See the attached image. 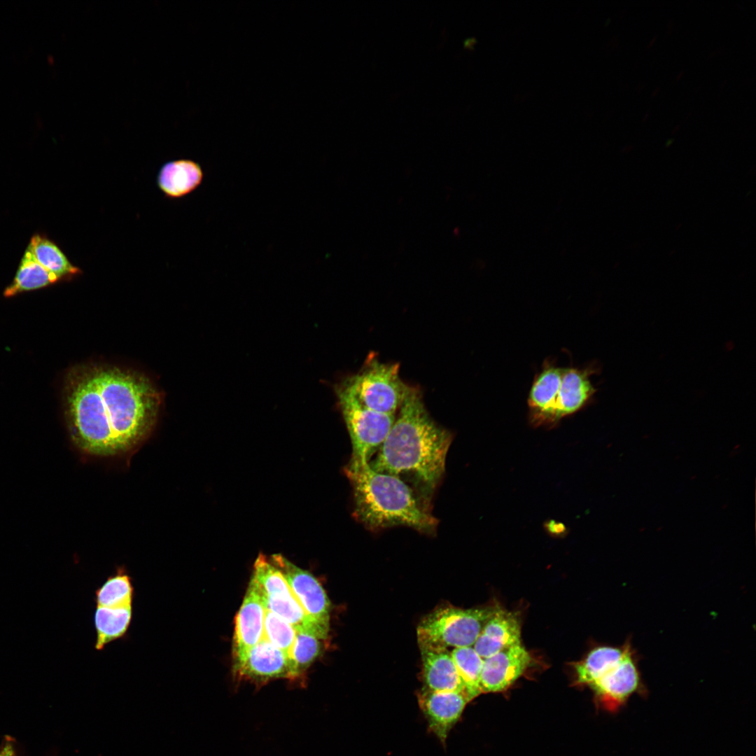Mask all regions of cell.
<instances>
[{"label": "cell", "instance_id": "ba28073f", "mask_svg": "<svg viewBox=\"0 0 756 756\" xmlns=\"http://www.w3.org/2000/svg\"><path fill=\"white\" fill-rule=\"evenodd\" d=\"M270 559L282 573L303 609L318 622L330 628V601L316 578L281 554H273Z\"/></svg>", "mask_w": 756, "mask_h": 756}, {"label": "cell", "instance_id": "44dd1931", "mask_svg": "<svg viewBox=\"0 0 756 756\" xmlns=\"http://www.w3.org/2000/svg\"><path fill=\"white\" fill-rule=\"evenodd\" d=\"M628 640L622 647L600 646L593 649L575 668L578 681L591 685L615 666L624 655Z\"/></svg>", "mask_w": 756, "mask_h": 756}, {"label": "cell", "instance_id": "5b68a950", "mask_svg": "<svg viewBox=\"0 0 756 756\" xmlns=\"http://www.w3.org/2000/svg\"><path fill=\"white\" fill-rule=\"evenodd\" d=\"M496 608L463 609L440 606L423 617L417 629L420 649L473 646Z\"/></svg>", "mask_w": 756, "mask_h": 756}, {"label": "cell", "instance_id": "7c38bea8", "mask_svg": "<svg viewBox=\"0 0 756 756\" xmlns=\"http://www.w3.org/2000/svg\"><path fill=\"white\" fill-rule=\"evenodd\" d=\"M265 610L262 592L251 578L235 617L234 652L236 661L263 638Z\"/></svg>", "mask_w": 756, "mask_h": 756}, {"label": "cell", "instance_id": "6da1fadb", "mask_svg": "<svg viewBox=\"0 0 756 756\" xmlns=\"http://www.w3.org/2000/svg\"><path fill=\"white\" fill-rule=\"evenodd\" d=\"M64 392L70 438L80 451L96 456L134 449L152 430L160 406L146 377L117 368H74Z\"/></svg>", "mask_w": 756, "mask_h": 756}, {"label": "cell", "instance_id": "e0dca14e", "mask_svg": "<svg viewBox=\"0 0 756 756\" xmlns=\"http://www.w3.org/2000/svg\"><path fill=\"white\" fill-rule=\"evenodd\" d=\"M203 178L201 167L190 160L165 163L159 172L158 184L168 197H181L198 187Z\"/></svg>", "mask_w": 756, "mask_h": 756}, {"label": "cell", "instance_id": "ffe728a7", "mask_svg": "<svg viewBox=\"0 0 756 756\" xmlns=\"http://www.w3.org/2000/svg\"><path fill=\"white\" fill-rule=\"evenodd\" d=\"M27 247L36 260L60 281L72 278L81 272L80 268L69 260L59 247L45 235L34 234Z\"/></svg>", "mask_w": 756, "mask_h": 756}, {"label": "cell", "instance_id": "3957f363", "mask_svg": "<svg viewBox=\"0 0 756 756\" xmlns=\"http://www.w3.org/2000/svg\"><path fill=\"white\" fill-rule=\"evenodd\" d=\"M354 498V515L371 531L405 526L432 534L438 521L413 489L400 478L379 472L369 463L346 465Z\"/></svg>", "mask_w": 756, "mask_h": 756}, {"label": "cell", "instance_id": "8fae6325", "mask_svg": "<svg viewBox=\"0 0 756 756\" xmlns=\"http://www.w3.org/2000/svg\"><path fill=\"white\" fill-rule=\"evenodd\" d=\"M531 659L522 644L484 659L479 683L481 693L506 690L523 674Z\"/></svg>", "mask_w": 756, "mask_h": 756}, {"label": "cell", "instance_id": "cb8c5ba5", "mask_svg": "<svg viewBox=\"0 0 756 756\" xmlns=\"http://www.w3.org/2000/svg\"><path fill=\"white\" fill-rule=\"evenodd\" d=\"M252 578L264 595H294L282 573L264 554L256 559Z\"/></svg>", "mask_w": 756, "mask_h": 756}, {"label": "cell", "instance_id": "9a60e30c", "mask_svg": "<svg viewBox=\"0 0 756 756\" xmlns=\"http://www.w3.org/2000/svg\"><path fill=\"white\" fill-rule=\"evenodd\" d=\"M420 651L424 688L435 692L464 693V683L449 650L420 649Z\"/></svg>", "mask_w": 756, "mask_h": 756}, {"label": "cell", "instance_id": "52a82bcc", "mask_svg": "<svg viewBox=\"0 0 756 756\" xmlns=\"http://www.w3.org/2000/svg\"><path fill=\"white\" fill-rule=\"evenodd\" d=\"M399 372L398 363L370 357L358 373L343 382L367 407L395 415L411 387L401 379Z\"/></svg>", "mask_w": 756, "mask_h": 756}, {"label": "cell", "instance_id": "9c48e42d", "mask_svg": "<svg viewBox=\"0 0 756 756\" xmlns=\"http://www.w3.org/2000/svg\"><path fill=\"white\" fill-rule=\"evenodd\" d=\"M603 705L610 710L621 706L641 686L636 652L628 640L620 662L590 685Z\"/></svg>", "mask_w": 756, "mask_h": 756}, {"label": "cell", "instance_id": "8992f818", "mask_svg": "<svg viewBox=\"0 0 756 756\" xmlns=\"http://www.w3.org/2000/svg\"><path fill=\"white\" fill-rule=\"evenodd\" d=\"M335 393L352 445L347 465L368 464L386 438L396 416L367 407L344 382L336 386Z\"/></svg>", "mask_w": 756, "mask_h": 756}, {"label": "cell", "instance_id": "4316f807", "mask_svg": "<svg viewBox=\"0 0 756 756\" xmlns=\"http://www.w3.org/2000/svg\"><path fill=\"white\" fill-rule=\"evenodd\" d=\"M0 756H18L11 739H6L0 749Z\"/></svg>", "mask_w": 756, "mask_h": 756}, {"label": "cell", "instance_id": "d6986e66", "mask_svg": "<svg viewBox=\"0 0 756 756\" xmlns=\"http://www.w3.org/2000/svg\"><path fill=\"white\" fill-rule=\"evenodd\" d=\"M60 281L46 270L27 247L21 259L12 283L4 291L6 298L13 297L26 291L42 288Z\"/></svg>", "mask_w": 756, "mask_h": 756}, {"label": "cell", "instance_id": "4fadbf2b", "mask_svg": "<svg viewBox=\"0 0 756 756\" xmlns=\"http://www.w3.org/2000/svg\"><path fill=\"white\" fill-rule=\"evenodd\" d=\"M418 701L429 729L442 742L447 739L468 701L463 692H435L424 687L418 694Z\"/></svg>", "mask_w": 756, "mask_h": 756}, {"label": "cell", "instance_id": "277c9868", "mask_svg": "<svg viewBox=\"0 0 756 756\" xmlns=\"http://www.w3.org/2000/svg\"><path fill=\"white\" fill-rule=\"evenodd\" d=\"M590 376L588 368L545 363L535 377L528 396L532 425L554 426L585 407L596 393Z\"/></svg>", "mask_w": 756, "mask_h": 756}, {"label": "cell", "instance_id": "83f0119b", "mask_svg": "<svg viewBox=\"0 0 756 756\" xmlns=\"http://www.w3.org/2000/svg\"><path fill=\"white\" fill-rule=\"evenodd\" d=\"M548 529L550 532L554 533H560L564 531L565 527L560 523H557L556 522H550V523H548Z\"/></svg>", "mask_w": 756, "mask_h": 756}, {"label": "cell", "instance_id": "7a4b0ae2", "mask_svg": "<svg viewBox=\"0 0 756 756\" xmlns=\"http://www.w3.org/2000/svg\"><path fill=\"white\" fill-rule=\"evenodd\" d=\"M451 441V433L430 416L420 391L411 386L369 465L410 482L426 504L444 475Z\"/></svg>", "mask_w": 756, "mask_h": 756}, {"label": "cell", "instance_id": "2e32d148", "mask_svg": "<svg viewBox=\"0 0 756 756\" xmlns=\"http://www.w3.org/2000/svg\"><path fill=\"white\" fill-rule=\"evenodd\" d=\"M262 600L269 610L288 622L295 631L306 633L321 640L327 638L329 629L310 616L293 594L266 596Z\"/></svg>", "mask_w": 756, "mask_h": 756}, {"label": "cell", "instance_id": "30bf717a", "mask_svg": "<svg viewBox=\"0 0 756 756\" xmlns=\"http://www.w3.org/2000/svg\"><path fill=\"white\" fill-rule=\"evenodd\" d=\"M235 666L240 678L258 683L275 678H298L292 661L265 638L237 660Z\"/></svg>", "mask_w": 756, "mask_h": 756}, {"label": "cell", "instance_id": "d4e9b609", "mask_svg": "<svg viewBox=\"0 0 756 756\" xmlns=\"http://www.w3.org/2000/svg\"><path fill=\"white\" fill-rule=\"evenodd\" d=\"M295 633V630L288 622L266 609L263 638L284 652L292 662L291 654Z\"/></svg>", "mask_w": 756, "mask_h": 756}, {"label": "cell", "instance_id": "7402d4cb", "mask_svg": "<svg viewBox=\"0 0 756 756\" xmlns=\"http://www.w3.org/2000/svg\"><path fill=\"white\" fill-rule=\"evenodd\" d=\"M134 596L131 577L123 569H118L97 589L94 599L97 606L118 608L132 606Z\"/></svg>", "mask_w": 756, "mask_h": 756}, {"label": "cell", "instance_id": "5bb4252c", "mask_svg": "<svg viewBox=\"0 0 756 756\" xmlns=\"http://www.w3.org/2000/svg\"><path fill=\"white\" fill-rule=\"evenodd\" d=\"M519 644H521V626L517 616L496 608L472 647L485 659Z\"/></svg>", "mask_w": 756, "mask_h": 756}, {"label": "cell", "instance_id": "603a6c76", "mask_svg": "<svg viewBox=\"0 0 756 756\" xmlns=\"http://www.w3.org/2000/svg\"><path fill=\"white\" fill-rule=\"evenodd\" d=\"M450 653L464 683V693L469 701L481 694L479 683L484 659L472 646L456 648Z\"/></svg>", "mask_w": 756, "mask_h": 756}, {"label": "cell", "instance_id": "484cf974", "mask_svg": "<svg viewBox=\"0 0 756 756\" xmlns=\"http://www.w3.org/2000/svg\"><path fill=\"white\" fill-rule=\"evenodd\" d=\"M321 640L314 636L296 631L291 657L298 677L319 655Z\"/></svg>", "mask_w": 756, "mask_h": 756}, {"label": "cell", "instance_id": "ac0fdd59", "mask_svg": "<svg viewBox=\"0 0 756 756\" xmlns=\"http://www.w3.org/2000/svg\"><path fill=\"white\" fill-rule=\"evenodd\" d=\"M132 613V606L118 608L97 606L94 615L96 650H102L111 642L124 637L130 626Z\"/></svg>", "mask_w": 756, "mask_h": 756}]
</instances>
